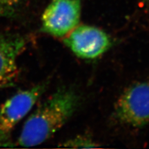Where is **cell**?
<instances>
[{"mask_svg":"<svg viewBox=\"0 0 149 149\" xmlns=\"http://www.w3.org/2000/svg\"><path fill=\"white\" fill-rule=\"evenodd\" d=\"M79 100L77 93L72 89L56 91L28 118L17 145L35 146L51 138L73 115Z\"/></svg>","mask_w":149,"mask_h":149,"instance_id":"obj_1","label":"cell"},{"mask_svg":"<svg viewBox=\"0 0 149 149\" xmlns=\"http://www.w3.org/2000/svg\"><path fill=\"white\" fill-rule=\"evenodd\" d=\"M43 82L13 95L0 107V145L10 144L15 126L33 109L48 86Z\"/></svg>","mask_w":149,"mask_h":149,"instance_id":"obj_2","label":"cell"},{"mask_svg":"<svg viewBox=\"0 0 149 149\" xmlns=\"http://www.w3.org/2000/svg\"><path fill=\"white\" fill-rule=\"evenodd\" d=\"M116 119L133 127L149 124V82L134 83L124 91L114 108Z\"/></svg>","mask_w":149,"mask_h":149,"instance_id":"obj_3","label":"cell"},{"mask_svg":"<svg viewBox=\"0 0 149 149\" xmlns=\"http://www.w3.org/2000/svg\"><path fill=\"white\" fill-rule=\"evenodd\" d=\"M81 13V0H52L42 14V31L56 37L66 36L77 27Z\"/></svg>","mask_w":149,"mask_h":149,"instance_id":"obj_4","label":"cell"},{"mask_svg":"<svg viewBox=\"0 0 149 149\" xmlns=\"http://www.w3.org/2000/svg\"><path fill=\"white\" fill-rule=\"evenodd\" d=\"M64 42L74 55L84 59L97 58L112 45L111 37L107 33L89 25L75 27Z\"/></svg>","mask_w":149,"mask_h":149,"instance_id":"obj_5","label":"cell"},{"mask_svg":"<svg viewBox=\"0 0 149 149\" xmlns=\"http://www.w3.org/2000/svg\"><path fill=\"white\" fill-rule=\"evenodd\" d=\"M26 37L17 34L0 35V89L12 86L18 77L17 60L26 49Z\"/></svg>","mask_w":149,"mask_h":149,"instance_id":"obj_6","label":"cell"},{"mask_svg":"<svg viewBox=\"0 0 149 149\" xmlns=\"http://www.w3.org/2000/svg\"><path fill=\"white\" fill-rule=\"evenodd\" d=\"M21 3L22 0H0V19L13 15Z\"/></svg>","mask_w":149,"mask_h":149,"instance_id":"obj_7","label":"cell"},{"mask_svg":"<svg viewBox=\"0 0 149 149\" xmlns=\"http://www.w3.org/2000/svg\"><path fill=\"white\" fill-rule=\"evenodd\" d=\"M63 146L68 148H93L97 145L88 137L84 135H78L74 138L68 139L63 144Z\"/></svg>","mask_w":149,"mask_h":149,"instance_id":"obj_8","label":"cell"},{"mask_svg":"<svg viewBox=\"0 0 149 149\" xmlns=\"http://www.w3.org/2000/svg\"><path fill=\"white\" fill-rule=\"evenodd\" d=\"M139 2L146 10L149 12V0H139Z\"/></svg>","mask_w":149,"mask_h":149,"instance_id":"obj_9","label":"cell"}]
</instances>
